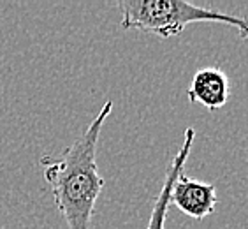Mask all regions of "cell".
Masks as SVG:
<instances>
[{
	"instance_id": "obj_1",
	"label": "cell",
	"mask_w": 248,
	"mask_h": 229,
	"mask_svg": "<svg viewBox=\"0 0 248 229\" xmlns=\"http://www.w3.org/2000/svg\"><path fill=\"white\" fill-rule=\"evenodd\" d=\"M111 111L113 100H106L90 125L60 157L44 155L41 159L44 180L69 229H90L93 208L104 189V178L97 166V145Z\"/></svg>"
},
{
	"instance_id": "obj_2",
	"label": "cell",
	"mask_w": 248,
	"mask_h": 229,
	"mask_svg": "<svg viewBox=\"0 0 248 229\" xmlns=\"http://www.w3.org/2000/svg\"><path fill=\"white\" fill-rule=\"evenodd\" d=\"M122 27L169 39L194 23H222L248 39V18L194 5L185 0H120Z\"/></svg>"
},
{
	"instance_id": "obj_3",
	"label": "cell",
	"mask_w": 248,
	"mask_h": 229,
	"mask_svg": "<svg viewBox=\"0 0 248 229\" xmlns=\"http://www.w3.org/2000/svg\"><path fill=\"white\" fill-rule=\"evenodd\" d=\"M169 205H174L182 213L192 219H204L213 213L218 205L217 187L215 183L196 180L186 177L185 173H180L172 183Z\"/></svg>"
},
{
	"instance_id": "obj_4",
	"label": "cell",
	"mask_w": 248,
	"mask_h": 229,
	"mask_svg": "<svg viewBox=\"0 0 248 229\" xmlns=\"http://www.w3.org/2000/svg\"><path fill=\"white\" fill-rule=\"evenodd\" d=\"M231 96L229 80L218 67H204L194 74L186 97L194 104H201L210 111L224 108Z\"/></svg>"
},
{
	"instance_id": "obj_5",
	"label": "cell",
	"mask_w": 248,
	"mask_h": 229,
	"mask_svg": "<svg viewBox=\"0 0 248 229\" xmlns=\"http://www.w3.org/2000/svg\"><path fill=\"white\" fill-rule=\"evenodd\" d=\"M194 139H196V131L192 129V127H186L185 132H183L182 147H180L176 155H174L172 161L169 163L164 183H162V187H160V191H158L157 197H155V203H153V208H152V213H150V220H148L146 229H166V217H167V208H169V196H171L172 183H174V180L178 178V175L183 173V169H185L186 159L190 155Z\"/></svg>"
}]
</instances>
